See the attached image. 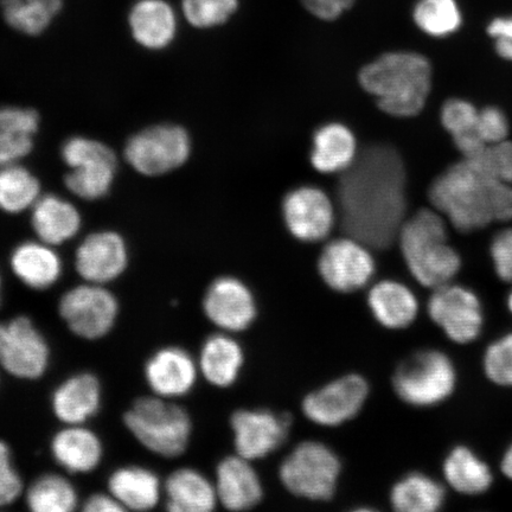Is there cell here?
<instances>
[{
    "label": "cell",
    "instance_id": "1",
    "mask_svg": "<svg viewBox=\"0 0 512 512\" xmlns=\"http://www.w3.org/2000/svg\"><path fill=\"white\" fill-rule=\"evenodd\" d=\"M337 206L345 235L371 249L398 242L407 220V171L400 152L374 144L358 153L339 179Z\"/></svg>",
    "mask_w": 512,
    "mask_h": 512
},
{
    "label": "cell",
    "instance_id": "2",
    "mask_svg": "<svg viewBox=\"0 0 512 512\" xmlns=\"http://www.w3.org/2000/svg\"><path fill=\"white\" fill-rule=\"evenodd\" d=\"M432 207L462 233L512 220V184L492 177L477 159L453 164L428 190Z\"/></svg>",
    "mask_w": 512,
    "mask_h": 512
},
{
    "label": "cell",
    "instance_id": "3",
    "mask_svg": "<svg viewBox=\"0 0 512 512\" xmlns=\"http://www.w3.org/2000/svg\"><path fill=\"white\" fill-rule=\"evenodd\" d=\"M430 61L413 51H392L366 64L358 74L361 87L390 117L407 119L424 110L431 94Z\"/></svg>",
    "mask_w": 512,
    "mask_h": 512
},
{
    "label": "cell",
    "instance_id": "4",
    "mask_svg": "<svg viewBox=\"0 0 512 512\" xmlns=\"http://www.w3.org/2000/svg\"><path fill=\"white\" fill-rule=\"evenodd\" d=\"M398 242L409 272L424 287L450 284L462 268V258L448 243L446 219L434 208L409 217Z\"/></svg>",
    "mask_w": 512,
    "mask_h": 512
},
{
    "label": "cell",
    "instance_id": "5",
    "mask_svg": "<svg viewBox=\"0 0 512 512\" xmlns=\"http://www.w3.org/2000/svg\"><path fill=\"white\" fill-rule=\"evenodd\" d=\"M124 421L133 437L160 457L177 458L188 448L192 431L190 415L183 407L160 396L134 401Z\"/></svg>",
    "mask_w": 512,
    "mask_h": 512
},
{
    "label": "cell",
    "instance_id": "6",
    "mask_svg": "<svg viewBox=\"0 0 512 512\" xmlns=\"http://www.w3.org/2000/svg\"><path fill=\"white\" fill-rule=\"evenodd\" d=\"M457 386V370L439 350H420L399 364L393 376L398 398L409 406L433 407L446 401Z\"/></svg>",
    "mask_w": 512,
    "mask_h": 512
},
{
    "label": "cell",
    "instance_id": "7",
    "mask_svg": "<svg viewBox=\"0 0 512 512\" xmlns=\"http://www.w3.org/2000/svg\"><path fill=\"white\" fill-rule=\"evenodd\" d=\"M341 472V460L330 447L304 441L281 463L279 477L292 495L322 502L334 497Z\"/></svg>",
    "mask_w": 512,
    "mask_h": 512
},
{
    "label": "cell",
    "instance_id": "8",
    "mask_svg": "<svg viewBox=\"0 0 512 512\" xmlns=\"http://www.w3.org/2000/svg\"><path fill=\"white\" fill-rule=\"evenodd\" d=\"M61 155L70 168L64 183L72 194L95 201L111 191L117 157L110 147L94 139L74 137L63 144Z\"/></svg>",
    "mask_w": 512,
    "mask_h": 512
},
{
    "label": "cell",
    "instance_id": "9",
    "mask_svg": "<svg viewBox=\"0 0 512 512\" xmlns=\"http://www.w3.org/2000/svg\"><path fill=\"white\" fill-rule=\"evenodd\" d=\"M191 155V139L182 126L164 124L134 134L125 146L127 163L140 175L157 177L181 168Z\"/></svg>",
    "mask_w": 512,
    "mask_h": 512
},
{
    "label": "cell",
    "instance_id": "10",
    "mask_svg": "<svg viewBox=\"0 0 512 512\" xmlns=\"http://www.w3.org/2000/svg\"><path fill=\"white\" fill-rule=\"evenodd\" d=\"M317 267L325 285L338 293L362 290L371 283L376 273L371 248L349 235L326 243Z\"/></svg>",
    "mask_w": 512,
    "mask_h": 512
},
{
    "label": "cell",
    "instance_id": "11",
    "mask_svg": "<svg viewBox=\"0 0 512 512\" xmlns=\"http://www.w3.org/2000/svg\"><path fill=\"white\" fill-rule=\"evenodd\" d=\"M59 311L73 334L85 339H99L112 330L119 304L104 285L86 283L63 294Z\"/></svg>",
    "mask_w": 512,
    "mask_h": 512
},
{
    "label": "cell",
    "instance_id": "12",
    "mask_svg": "<svg viewBox=\"0 0 512 512\" xmlns=\"http://www.w3.org/2000/svg\"><path fill=\"white\" fill-rule=\"evenodd\" d=\"M428 315L452 342L469 344L483 331L484 312L477 294L470 288L446 284L433 290Z\"/></svg>",
    "mask_w": 512,
    "mask_h": 512
},
{
    "label": "cell",
    "instance_id": "13",
    "mask_svg": "<svg viewBox=\"0 0 512 512\" xmlns=\"http://www.w3.org/2000/svg\"><path fill=\"white\" fill-rule=\"evenodd\" d=\"M50 351L31 319L19 316L0 323V366L18 379L35 380L48 368Z\"/></svg>",
    "mask_w": 512,
    "mask_h": 512
},
{
    "label": "cell",
    "instance_id": "14",
    "mask_svg": "<svg viewBox=\"0 0 512 512\" xmlns=\"http://www.w3.org/2000/svg\"><path fill=\"white\" fill-rule=\"evenodd\" d=\"M369 392V383L363 376L345 375L307 395L303 401V413L319 426L343 425L362 411Z\"/></svg>",
    "mask_w": 512,
    "mask_h": 512
},
{
    "label": "cell",
    "instance_id": "15",
    "mask_svg": "<svg viewBox=\"0 0 512 512\" xmlns=\"http://www.w3.org/2000/svg\"><path fill=\"white\" fill-rule=\"evenodd\" d=\"M337 209L330 196L315 185H302L287 192L283 216L288 232L306 243L323 241L332 232Z\"/></svg>",
    "mask_w": 512,
    "mask_h": 512
},
{
    "label": "cell",
    "instance_id": "16",
    "mask_svg": "<svg viewBox=\"0 0 512 512\" xmlns=\"http://www.w3.org/2000/svg\"><path fill=\"white\" fill-rule=\"evenodd\" d=\"M291 425L286 414L268 409H239L230 419L236 454L251 462L270 456L283 446Z\"/></svg>",
    "mask_w": 512,
    "mask_h": 512
},
{
    "label": "cell",
    "instance_id": "17",
    "mask_svg": "<svg viewBox=\"0 0 512 512\" xmlns=\"http://www.w3.org/2000/svg\"><path fill=\"white\" fill-rule=\"evenodd\" d=\"M207 318L223 332L245 331L258 316V304L251 288L234 277L217 278L203 299Z\"/></svg>",
    "mask_w": 512,
    "mask_h": 512
},
{
    "label": "cell",
    "instance_id": "18",
    "mask_svg": "<svg viewBox=\"0 0 512 512\" xmlns=\"http://www.w3.org/2000/svg\"><path fill=\"white\" fill-rule=\"evenodd\" d=\"M127 264L126 242L110 230L87 236L75 255L76 271L91 284L111 283L125 272Z\"/></svg>",
    "mask_w": 512,
    "mask_h": 512
},
{
    "label": "cell",
    "instance_id": "19",
    "mask_svg": "<svg viewBox=\"0 0 512 512\" xmlns=\"http://www.w3.org/2000/svg\"><path fill=\"white\" fill-rule=\"evenodd\" d=\"M127 25L138 46L159 51L176 40L178 15L169 0H133L127 11Z\"/></svg>",
    "mask_w": 512,
    "mask_h": 512
},
{
    "label": "cell",
    "instance_id": "20",
    "mask_svg": "<svg viewBox=\"0 0 512 512\" xmlns=\"http://www.w3.org/2000/svg\"><path fill=\"white\" fill-rule=\"evenodd\" d=\"M197 364L188 351L177 347L160 349L145 366V379L157 396L181 398L194 388Z\"/></svg>",
    "mask_w": 512,
    "mask_h": 512
},
{
    "label": "cell",
    "instance_id": "21",
    "mask_svg": "<svg viewBox=\"0 0 512 512\" xmlns=\"http://www.w3.org/2000/svg\"><path fill=\"white\" fill-rule=\"evenodd\" d=\"M215 488L219 502L232 511L252 509L264 496L261 479L251 460L239 454L224 458L217 465Z\"/></svg>",
    "mask_w": 512,
    "mask_h": 512
},
{
    "label": "cell",
    "instance_id": "22",
    "mask_svg": "<svg viewBox=\"0 0 512 512\" xmlns=\"http://www.w3.org/2000/svg\"><path fill=\"white\" fill-rule=\"evenodd\" d=\"M367 302L376 322L389 330L406 329L419 315L418 298L398 280H381L371 286Z\"/></svg>",
    "mask_w": 512,
    "mask_h": 512
},
{
    "label": "cell",
    "instance_id": "23",
    "mask_svg": "<svg viewBox=\"0 0 512 512\" xmlns=\"http://www.w3.org/2000/svg\"><path fill=\"white\" fill-rule=\"evenodd\" d=\"M358 153L357 139L347 125L325 124L313 134L310 162L320 174H343Z\"/></svg>",
    "mask_w": 512,
    "mask_h": 512
},
{
    "label": "cell",
    "instance_id": "24",
    "mask_svg": "<svg viewBox=\"0 0 512 512\" xmlns=\"http://www.w3.org/2000/svg\"><path fill=\"white\" fill-rule=\"evenodd\" d=\"M51 405L57 419L64 424H85L100 409V382L89 373L69 377L56 388Z\"/></svg>",
    "mask_w": 512,
    "mask_h": 512
},
{
    "label": "cell",
    "instance_id": "25",
    "mask_svg": "<svg viewBox=\"0 0 512 512\" xmlns=\"http://www.w3.org/2000/svg\"><path fill=\"white\" fill-rule=\"evenodd\" d=\"M166 509L171 512H209L219 503L215 484L195 469H179L165 480Z\"/></svg>",
    "mask_w": 512,
    "mask_h": 512
},
{
    "label": "cell",
    "instance_id": "26",
    "mask_svg": "<svg viewBox=\"0 0 512 512\" xmlns=\"http://www.w3.org/2000/svg\"><path fill=\"white\" fill-rule=\"evenodd\" d=\"M11 268L16 277L34 290H47L61 278L60 255L46 242L28 241L16 247L11 255Z\"/></svg>",
    "mask_w": 512,
    "mask_h": 512
},
{
    "label": "cell",
    "instance_id": "27",
    "mask_svg": "<svg viewBox=\"0 0 512 512\" xmlns=\"http://www.w3.org/2000/svg\"><path fill=\"white\" fill-rule=\"evenodd\" d=\"M32 228L50 246L72 240L81 228V215L72 203L55 195L38 198L32 207Z\"/></svg>",
    "mask_w": 512,
    "mask_h": 512
},
{
    "label": "cell",
    "instance_id": "28",
    "mask_svg": "<svg viewBox=\"0 0 512 512\" xmlns=\"http://www.w3.org/2000/svg\"><path fill=\"white\" fill-rule=\"evenodd\" d=\"M51 452L64 470L88 473L99 466L104 450L93 431L81 425H69L55 435L51 441Z\"/></svg>",
    "mask_w": 512,
    "mask_h": 512
},
{
    "label": "cell",
    "instance_id": "29",
    "mask_svg": "<svg viewBox=\"0 0 512 512\" xmlns=\"http://www.w3.org/2000/svg\"><path fill=\"white\" fill-rule=\"evenodd\" d=\"M108 490L125 510L147 511L157 507L163 488L155 472L125 466L112 473Z\"/></svg>",
    "mask_w": 512,
    "mask_h": 512
},
{
    "label": "cell",
    "instance_id": "30",
    "mask_svg": "<svg viewBox=\"0 0 512 512\" xmlns=\"http://www.w3.org/2000/svg\"><path fill=\"white\" fill-rule=\"evenodd\" d=\"M243 363L245 354L240 343L226 332L210 336L203 343L198 367L210 384L228 388L238 381Z\"/></svg>",
    "mask_w": 512,
    "mask_h": 512
},
{
    "label": "cell",
    "instance_id": "31",
    "mask_svg": "<svg viewBox=\"0 0 512 512\" xmlns=\"http://www.w3.org/2000/svg\"><path fill=\"white\" fill-rule=\"evenodd\" d=\"M64 0H0L4 22L24 36H40L54 24Z\"/></svg>",
    "mask_w": 512,
    "mask_h": 512
},
{
    "label": "cell",
    "instance_id": "32",
    "mask_svg": "<svg viewBox=\"0 0 512 512\" xmlns=\"http://www.w3.org/2000/svg\"><path fill=\"white\" fill-rule=\"evenodd\" d=\"M446 482L463 495H480L490 489L492 472L488 464L466 446L454 447L443 465Z\"/></svg>",
    "mask_w": 512,
    "mask_h": 512
},
{
    "label": "cell",
    "instance_id": "33",
    "mask_svg": "<svg viewBox=\"0 0 512 512\" xmlns=\"http://www.w3.org/2000/svg\"><path fill=\"white\" fill-rule=\"evenodd\" d=\"M444 486L424 473L402 477L390 491V503L399 512H434L445 503Z\"/></svg>",
    "mask_w": 512,
    "mask_h": 512
},
{
    "label": "cell",
    "instance_id": "34",
    "mask_svg": "<svg viewBox=\"0 0 512 512\" xmlns=\"http://www.w3.org/2000/svg\"><path fill=\"white\" fill-rule=\"evenodd\" d=\"M78 503V492L72 482L56 473L37 478L27 492L28 508L34 512H70Z\"/></svg>",
    "mask_w": 512,
    "mask_h": 512
},
{
    "label": "cell",
    "instance_id": "35",
    "mask_svg": "<svg viewBox=\"0 0 512 512\" xmlns=\"http://www.w3.org/2000/svg\"><path fill=\"white\" fill-rule=\"evenodd\" d=\"M40 181L21 165L0 168V209L19 214L34 207L40 198Z\"/></svg>",
    "mask_w": 512,
    "mask_h": 512
},
{
    "label": "cell",
    "instance_id": "36",
    "mask_svg": "<svg viewBox=\"0 0 512 512\" xmlns=\"http://www.w3.org/2000/svg\"><path fill=\"white\" fill-rule=\"evenodd\" d=\"M413 19L422 32L434 38H445L462 28L463 14L457 0H419Z\"/></svg>",
    "mask_w": 512,
    "mask_h": 512
},
{
    "label": "cell",
    "instance_id": "37",
    "mask_svg": "<svg viewBox=\"0 0 512 512\" xmlns=\"http://www.w3.org/2000/svg\"><path fill=\"white\" fill-rule=\"evenodd\" d=\"M239 0H181L182 15L191 27H220L238 10Z\"/></svg>",
    "mask_w": 512,
    "mask_h": 512
},
{
    "label": "cell",
    "instance_id": "38",
    "mask_svg": "<svg viewBox=\"0 0 512 512\" xmlns=\"http://www.w3.org/2000/svg\"><path fill=\"white\" fill-rule=\"evenodd\" d=\"M483 364L485 375L491 382L497 386L512 387V334L489 345Z\"/></svg>",
    "mask_w": 512,
    "mask_h": 512
},
{
    "label": "cell",
    "instance_id": "39",
    "mask_svg": "<svg viewBox=\"0 0 512 512\" xmlns=\"http://www.w3.org/2000/svg\"><path fill=\"white\" fill-rule=\"evenodd\" d=\"M478 108L464 99H450L441 107L440 121L453 139L476 131Z\"/></svg>",
    "mask_w": 512,
    "mask_h": 512
},
{
    "label": "cell",
    "instance_id": "40",
    "mask_svg": "<svg viewBox=\"0 0 512 512\" xmlns=\"http://www.w3.org/2000/svg\"><path fill=\"white\" fill-rule=\"evenodd\" d=\"M40 127V115L30 108H0V139L31 136Z\"/></svg>",
    "mask_w": 512,
    "mask_h": 512
},
{
    "label": "cell",
    "instance_id": "41",
    "mask_svg": "<svg viewBox=\"0 0 512 512\" xmlns=\"http://www.w3.org/2000/svg\"><path fill=\"white\" fill-rule=\"evenodd\" d=\"M498 181L512 184V142L503 140L485 147L476 158Z\"/></svg>",
    "mask_w": 512,
    "mask_h": 512
},
{
    "label": "cell",
    "instance_id": "42",
    "mask_svg": "<svg viewBox=\"0 0 512 512\" xmlns=\"http://www.w3.org/2000/svg\"><path fill=\"white\" fill-rule=\"evenodd\" d=\"M23 492V480L12 463L8 445L0 440V508L14 504Z\"/></svg>",
    "mask_w": 512,
    "mask_h": 512
},
{
    "label": "cell",
    "instance_id": "43",
    "mask_svg": "<svg viewBox=\"0 0 512 512\" xmlns=\"http://www.w3.org/2000/svg\"><path fill=\"white\" fill-rule=\"evenodd\" d=\"M476 131L486 145L507 140L510 132L507 115L494 106L482 108L478 113Z\"/></svg>",
    "mask_w": 512,
    "mask_h": 512
},
{
    "label": "cell",
    "instance_id": "44",
    "mask_svg": "<svg viewBox=\"0 0 512 512\" xmlns=\"http://www.w3.org/2000/svg\"><path fill=\"white\" fill-rule=\"evenodd\" d=\"M490 255L498 278L512 284V228L502 230L492 239Z\"/></svg>",
    "mask_w": 512,
    "mask_h": 512
},
{
    "label": "cell",
    "instance_id": "45",
    "mask_svg": "<svg viewBox=\"0 0 512 512\" xmlns=\"http://www.w3.org/2000/svg\"><path fill=\"white\" fill-rule=\"evenodd\" d=\"M488 35L494 41L496 53L503 60L512 62V16L492 19L488 25Z\"/></svg>",
    "mask_w": 512,
    "mask_h": 512
},
{
    "label": "cell",
    "instance_id": "46",
    "mask_svg": "<svg viewBox=\"0 0 512 512\" xmlns=\"http://www.w3.org/2000/svg\"><path fill=\"white\" fill-rule=\"evenodd\" d=\"M34 147L31 136L0 139V168L16 165L19 160L30 155Z\"/></svg>",
    "mask_w": 512,
    "mask_h": 512
},
{
    "label": "cell",
    "instance_id": "47",
    "mask_svg": "<svg viewBox=\"0 0 512 512\" xmlns=\"http://www.w3.org/2000/svg\"><path fill=\"white\" fill-rule=\"evenodd\" d=\"M307 11L322 21H335L348 11L355 0H302Z\"/></svg>",
    "mask_w": 512,
    "mask_h": 512
},
{
    "label": "cell",
    "instance_id": "48",
    "mask_svg": "<svg viewBox=\"0 0 512 512\" xmlns=\"http://www.w3.org/2000/svg\"><path fill=\"white\" fill-rule=\"evenodd\" d=\"M83 511L87 512H117L125 511L121 504L111 494H94L83 504Z\"/></svg>",
    "mask_w": 512,
    "mask_h": 512
},
{
    "label": "cell",
    "instance_id": "49",
    "mask_svg": "<svg viewBox=\"0 0 512 512\" xmlns=\"http://www.w3.org/2000/svg\"><path fill=\"white\" fill-rule=\"evenodd\" d=\"M501 469L504 475L512 480V444L508 448L507 452L504 453Z\"/></svg>",
    "mask_w": 512,
    "mask_h": 512
},
{
    "label": "cell",
    "instance_id": "50",
    "mask_svg": "<svg viewBox=\"0 0 512 512\" xmlns=\"http://www.w3.org/2000/svg\"><path fill=\"white\" fill-rule=\"evenodd\" d=\"M508 307H509L510 312L512 313V291L510 292L509 297H508Z\"/></svg>",
    "mask_w": 512,
    "mask_h": 512
},
{
    "label": "cell",
    "instance_id": "51",
    "mask_svg": "<svg viewBox=\"0 0 512 512\" xmlns=\"http://www.w3.org/2000/svg\"><path fill=\"white\" fill-rule=\"evenodd\" d=\"M0 303H2V277H0Z\"/></svg>",
    "mask_w": 512,
    "mask_h": 512
}]
</instances>
